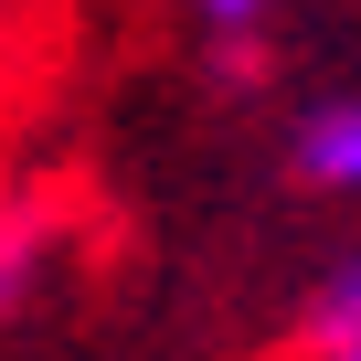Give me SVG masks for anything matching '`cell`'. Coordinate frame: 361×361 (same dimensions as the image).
Instances as JSON below:
<instances>
[{"instance_id":"obj_5","label":"cell","mask_w":361,"mask_h":361,"mask_svg":"<svg viewBox=\"0 0 361 361\" xmlns=\"http://www.w3.org/2000/svg\"><path fill=\"white\" fill-rule=\"evenodd\" d=\"M308 361H361V340H350V350H319V340H308Z\"/></svg>"},{"instance_id":"obj_3","label":"cell","mask_w":361,"mask_h":361,"mask_svg":"<svg viewBox=\"0 0 361 361\" xmlns=\"http://www.w3.org/2000/svg\"><path fill=\"white\" fill-rule=\"evenodd\" d=\"M192 11H202L213 32H255V22H266V0H192Z\"/></svg>"},{"instance_id":"obj_2","label":"cell","mask_w":361,"mask_h":361,"mask_svg":"<svg viewBox=\"0 0 361 361\" xmlns=\"http://www.w3.org/2000/svg\"><path fill=\"white\" fill-rule=\"evenodd\" d=\"M308 340H319V350H350V340H361V255L319 276V308H308Z\"/></svg>"},{"instance_id":"obj_1","label":"cell","mask_w":361,"mask_h":361,"mask_svg":"<svg viewBox=\"0 0 361 361\" xmlns=\"http://www.w3.org/2000/svg\"><path fill=\"white\" fill-rule=\"evenodd\" d=\"M308 170L329 180V192H361V106H329L308 128Z\"/></svg>"},{"instance_id":"obj_4","label":"cell","mask_w":361,"mask_h":361,"mask_svg":"<svg viewBox=\"0 0 361 361\" xmlns=\"http://www.w3.org/2000/svg\"><path fill=\"white\" fill-rule=\"evenodd\" d=\"M22 276H32V234H0V298H11Z\"/></svg>"}]
</instances>
